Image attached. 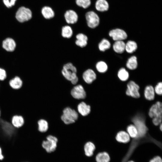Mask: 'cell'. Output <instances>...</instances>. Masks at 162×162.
Instances as JSON below:
<instances>
[{"mask_svg": "<svg viewBox=\"0 0 162 162\" xmlns=\"http://www.w3.org/2000/svg\"><path fill=\"white\" fill-rule=\"evenodd\" d=\"M76 73V68L70 62L64 64L62 70V74L63 76L74 85L76 84L78 81Z\"/></svg>", "mask_w": 162, "mask_h": 162, "instance_id": "obj_1", "label": "cell"}, {"mask_svg": "<svg viewBox=\"0 0 162 162\" xmlns=\"http://www.w3.org/2000/svg\"><path fill=\"white\" fill-rule=\"evenodd\" d=\"M162 113V103L159 101L157 102L150 108L148 115L152 119V122L155 125H158L161 123Z\"/></svg>", "mask_w": 162, "mask_h": 162, "instance_id": "obj_2", "label": "cell"}, {"mask_svg": "<svg viewBox=\"0 0 162 162\" xmlns=\"http://www.w3.org/2000/svg\"><path fill=\"white\" fill-rule=\"evenodd\" d=\"M78 117V114L75 110L67 107L63 110L61 118L65 124H69L74 122Z\"/></svg>", "mask_w": 162, "mask_h": 162, "instance_id": "obj_3", "label": "cell"}, {"mask_svg": "<svg viewBox=\"0 0 162 162\" xmlns=\"http://www.w3.org/2000/svg\"><path fill=\"white\" fill-rule=\"evenodd\" d=\"M46 139V140H44L42 142L43 148L48 153L54 152L57 147L58 139L56 137L51 135L47 136Z\"/></svg>", "mask_w": 162, "mask_h": 162, "instance_id": "obj_4", "label": "cell"}, {"mask_svg": "<svg viewBox=\"0 0 162 162\" xmlns=\"http://www.w3.org/2000/svg\"><path fill=\"white\" fill-rule=\"evenodd\" d=\"M85 17L88 26L92 28L97 27L100 23V18L97 14L93 11L87 12Z\"/></svg>", "mask_w": 162, "mask_h": 162, "instance_id": "obj_5", "label": "cell"}, {"mask_svg": "<svg viewBox=\"0 0 162 162\" xmlns=\"http://www.w3.org/2000/svg\"><path fill=\"white\" fill-rule=\"evenodd\" d=\"M32 17L31 10L24 7L20 8L16 12V17L20 22H23L28 20Z\"/></svg>", "mask_w": 162, "mask_h": 162, "instance_id": "obj_6", "label": "cell"}, {"mask_svg": "<svg viewBox=\"0 0 162 162\" xmlns=\"http://www.w3.org/2000/svg\"><path fill=\"white\" fill-rule=\"evenodd\" d=\"M140 87L133 81H130L127 84L126 94L128 96L137 98L140 97Z\"/></svg>", "mask_w": 162, "mask_h": 162, "instance_id": "obj_7", "label": "cell"}, {"mask_svg": "<svg viewBox=\"0 0 162 162\" xmlns=\"http://www.w3.org/2000/svg\"><path fill=\"white\" fill-rule=\"evenodd\" d=\"M109 36L115 41L123 40L127 39L128 35L126 32L120 28H116L110 31L109 32Z\"/></svg>", "mask_w": 162, "mask_h": 162, "instance_id": "obj_8", "label": "cell"}, {"mask_svg": "<svg viewBox=\"0 0 162 162\" xmlns=\"http://www.w3.org/2000/svg\"><path fill=\"white\" fill-rule=\"evenodd\" d=\"M71 94L73 98L77 99H83L86 96V92L81 85L75 86L71 90Z\"/></svg>", "mask_w": 162, "mask_h": 162, "instance_id": "obj_9", "label": "cell"}, {"mask_svg": "<svg viewBox=\"0 0 162 162\" xmlns=\"http://www.w3.org/2000/svg\"><path fill=\"white\" fill-rule=\"evenodd\" d=\"M96 74L94 71L91 69L86 70L83 73L82 77L84 81L87 84H91L96 78Z\"/></svg>", "mask_w": 162, "mask_h": 162, "instance_id": "obj_10", "label": "cell"}, {"mask_svg": "<svg viewBox=\"0 0 162 162\" xmlns=\"http://www.w3.org/2000/svg\"><path fill=\"white\" fill-rule=\"evenodd\" d=\"M66 22L68 24H74L78 20V16L74 10H67L64 14Z\"/></svg>", "mask_w": 162, "mask_h": 162, "instance_id": "obj_11", "label": "cell"}, {"mask_svg": "<svg viewBox=\"0 0 162 162\" xmlns=\"http://www.w3.org/2000/svg\"><path fill=\"white\" fill-rule=\"evenodd\" d=\"M3 48L8 52L14 51L16 46V44L14 40L10 38H8L2 42Z\"/></svg>", "mask_w": 162, "mask_h": 162, "instance_id": "obj_12", "label": "cell"}, {"mask_svg": "<svg viewBox=\"0 0 162 162\" xmlns=\"http://www.w3.org/2000/svg\"><path fill=\"white\" fill-rule=\"evenodd\" d=\"M76 44L80 47L83 48L87 44L88 38L87 36L83 33H79L76 36Z\"/></svg>", "mask_w": 162, "mask_h": 162, "instance_id": "obj_13", "label": "cell"}, {"mask_svg": "<svg viewBox=\"0 0 162 162\" xmlns=\"http://www.w3.org/2000/svg\"><path fill=\"white\" fill-rule=\"evenodd\" d=\"M130 137L127 132L124 131H121L117 134L116 139L119 142L126 143L130 141Z\"/></svg>", "mask_w": 162, "mask_h": 162, "instance_id": "obj_14", "label": "cell"}, {"mask_svg": "<svg viewBox=\"0 0 162 162\" xmlns=\"http://www.w3.org/2000/svg\"><path fill=\"white\" fill-rule=\"evenodd\" d=\"M77 110L79 113L83 116L88 115L91 111V107L83 102L80 103L77 106Z\"/></svg>", "mask_w": 162, "mask_h": 162, "instance_id": "obj_15", "label": "cell"}, {"mask_svg": "<svg viewBox=\"0 0 162 162\" xmlns=\"http://www.w3.org/2000/svg\"><path fill=\"white\" fill-rule=\"evenodd\" d=\"M125 45L123 40L116 41L113 45V49L116 53L121 54L125 51Z\"/></svg>", "mask_w": 162, "mask_h": 162, "instance_id": "obj_16", "label": "cell"}, {"mask_svg": "<svg viewBox=\"0 0 162 162\" xmlns=\"http://www.w3.org/2000/svg\"><path fill=\"white\" fill-rule=\"evenodd\" d=\"M154 88L151 85L146 86L144 91V97L146 99L148 100H154L155 97Z\"/></svg>", "mask_w": 162, "mask_h": 162, "instance_id": "obj_17", "label": "cell"}, {"mask_svg": "<svg viewBox=\"0 0 162 162\" xmlns=\"http://www.w3.org/2000/svg\"><path fill=\"white\" fill-rule=\"evenodd\" d=\"M9 84L10 87L13 89L18 90L22 88L23 82L19 77L16 76L10 81Z\"/></svg>", "mask_w": 162, "mask_h": 162, "instance_id": "obj_18", "label": "cell"}, {"mask_svg": "<svg viewBox=\"0 0 162 162\" xmlns=\"http://www.w3.org/2000/svg\"><path fill=\"white\" fill-rule=\"evenodd\" d=\"M95 7L97 10L104 12L108 10L109 5L106 0H97L95 4Z\"/></svg>", "mask_w": 162, "mask_h": 162, "instance_id": "obj_19", "label": "cell"}, {"mask_svg": "<svg viewBox=\"0 0 162 162\" xmlns=\"http://www.w3.org/2000/svg\"><path fill=\"white\" fill-rule=\"evenodd\" d=\"M24 123V118L21 116L14 115L13 116L11 119V123L13 126L16 128L21 127Z\"/></svg>", "mask_w": 162, "mask_h": 162, "instance_id": "obj_20", "label": "cell"}, {"mask_svg": "<svg viewBox=\"0 0 162 162\" xmlns=\"http://www.w3.org/2000/svg\"><path fill=\"white\" fill-rule=\"evenodd\" d=\"M41 13L43 16L46 19H50L53 18L55 15V13L50 7L46 6L43 8L41 10Z\"/></svg>", "mask_w": 162, "mask_h": 162, "instance_id": "obj_21", "label": "cell"}, {"mask_svg": "<svg viewBox=\"0 0 162 162\" xmlns=\"http://www.w3.org/2000/svg\"><path fill=\"white\" fill-rule=\"evenodd\" d=\"M137 58L135 56H132L128 59L126 64V66L128 69L134 70L137 68Z\"/></svg>", "mask_w": 162, "mask_h": 162, "instance_id": "obj_22", "label": "cell"}, {"mask_svg": "<svg viewBox=\"0 0 162 162\" xmlns=\"http://www.w3.org/2000/svg\"><path fill=\"white\" fill-rule=\"evenodd\" d=\"M94 145L91 142H87L84 146V150L85 155L88 157L92 156L95 149Z\"/></svg>", "mask_w": 162, "mask_h": 162, "instance_id": "obj_23", "label": "cell"}, {"mask_svg": "<svg viewBox=\"0 0 162 162\" xmlns=\"http://www.w3.org/2000/svg\"><path fill=\"white\" fill-rule=\"evenodd\" d=\"M137 48V44L134 41L129 40L125 43V51L128 53H132L134 52Z\"/></svg>", "mask_w": 162, "mask_h": 162, "instance_id": "obj_24", "label": "cell"}, {"mask_svg": "<svg viewBox=\"0 0 162 162\" xmlns=\"http://www.w3.org/2000/svg\"><path fill=\"white\" fill-rule=\"evenodd\" d=\"M95 159L97 162H109L110 158L107 152H103L98 153Z\"/></svg>", "mask_w": 162, "mask_h": 162, "instance_id": "obj_25", "label": "cell"}, {"mask_svg": "<svg viewBox=\"0 0 162 162\" xmlns=\"http://www.w3.org/2000/svg\"><path fill=\"white\" fill-rule=\"evenodd\" d=\"M38 125V130L41 133L46 132L48 128V124L46 120L41 119L37 122Z\"/></svg>", "mask_w": 162, "mask_h": 162, "instance_id": "obj_26", "label": "cell"}, {"mask_svg": "<svg viewBox=\"0 0 162 162\" xmlns=\"http://www.w3.org/2000/svg\"><path fill=\"white\" fill-rule=\"evenodd\" d=\"M111 46L110 42L107 39L104 38L99 43L98 48L101 52H104L109 49Z\"/></svg>", "mask_w": 162, "mask_h": 162, "instance_id": "obj_27", "label": "cell"}, {"mask_svg": "<svg viewBox=\"0 0 162 162\" xmlns=\"http://www.w3.org/2000/svg\"><path fill=\"white\" fill-rule=\"evenodd\" d=\"M62 35L64 38H69L72 36L73 31L71 28L68 26H65L62 29Z\"/></svg>", "mask_w": 162, "mask_h": 162, "instance_id": "obj_28", "label": "cell"}, {"mask_svg": "<svg viewBox=\"0 0 162 162\" xmlns=\"http://www.w3.org/2000/svg\"><path fill=\"white\" fill-rule=\"evenodd\" d=\"M117 76L118 78L122 81H127L129 78V74L124 68H121L118 71Z\"/></svg>", "mask_w": 162, "mask_h": 162, "instance_id": "obj_29", "label": "cell"}, {"mask_svg": "<svg viewBox=\"0 0 162 162\" xmlns=\"http://www.w3.org/2000/svg\"><path fill=\"white\" fill-rule=\"evenodd\" d=\"M127 131L130 136L133 139L136 138L138 135V130L134 124L129 125L127 127Z\"/></svg>", "mask_w": 162, "mask_h": 162, "instance_id": "obj_30", "label": "cell"}, {"mask_svg": "<svg viewBox=\"0 0 162 162\" xmlns=\"http://www.w3.org/2000/svg\"><path fill=\"white\" fill-rule=\"evenodd\" d=\"M96 68L99 73H103L106 72L108 70V67L106 63L103 61H100L96 64Z\"/></svg>", "mask_w": 162, "mask_h": 162, "instance_id": "obj_31", "label": "cell"}, {"mask_svg": "<svg viewBox=\"0 0 162 162\" xmlns=\"http://www.w3.org/2000/svg\"><path fill=\"white\" fill-rule=\"evenodd\" d=\"M76 4L84 9L88 8L91 4V0H76Z\"/></svg>", "mask_w": 162, "mask_h": 162, "instance_id": "obj_32", "label": "cell"}, {"mask_svg": "<svg viewBox=\"0 0 162 162\" xmlns=\"http://www.w3.org/2000/svg\"><path fill=\"white\" fill-rule=\"evenodd\" d=\"M155 92L157 94L161 95L162 94V83L159 82L154 87Z\"/></svg>", "mask_w": 162, "mask_h": 162, "instance_id": "obj_33", "label": "cell"}, {"mask_svg": "<svg viewBox=\"0 0 162 162\" xmlns=\"http://www.w3.org/2000/svg\"><path fill=\"white\" fill-rule=\"evenodd\" d=\"M16 0H3L5 5L8 8H10L14 5Z\"/></svg>", "mask_w": 162, "mask_h": 162, "instance_id": "obj_34", "label": "cell"}, {"mask_svg": "<svg viewBox=\"0 0 162 162\" xmlns=\"http://www.w3.org/2000/svg\"><path fill=\"white\" fill-rule=\"evenodd\" d=\"M6 78V71L4 69L0 68V81H3Z\"/></svg>", "mask_w": 162, "mask_h": 162, "instance_id": "obj_35", "label": "cell"}, {"mask_svg": "<svg viewBox=\"0 0 162 162\" xmlns=\"http://www.w3.org/2000/svg\"><path fill=\"white\" fill-rule=\"evenodd\" d=\"M149 162H162V160L161 158L158 156L152 158Z\"/></svg>", "mask_w": 162, "mask_h": 162, "instance_id": "obj_36", "label": "cell"}, {"mask_svg": "<svg viewBox=\"0 0 162 162\" xmlns=\"http://www.w3.org/2000/svg\"><path fill=\"white\" fill-rule=\"evenodd\" d=\"M4 158V156L2 154V149L0 146V160H2Z\"/></svg>", "mask_w": 162, "mask_h": 162, "instance_id": "obj_37", "label": "cell"}, {"mask_svg": "<svg viewBox=\"0 0 162 162\" xmlns=\"http://www.w3.org/2000/svg\"><path fill=\"white\" fill-rule=\"evenodd\" d=\"M160 130L161 131H162V124H161V123L160 124Z\"/></svg>", "mask_w": 162, "mask_h": 162, "instance_id": "obj_38", "label": "cell"}, {"mask_svg": "<svg viewBox=\"0 0 162 162\" xmlns=\"http://www.w3.org/2000/svg\"><path fill=\"white\" fill-rule=\"evenodd\" d=\"M127 162H134V161H128Z\"/></svg>", "mask_w": 162, "mask_h": 162, "instance_id": "obj_39", "label": "cell"}, {"mask_svg": "<svg viewBox=\"0 0 162 162\" xmlns=\"http://www.w3.org/2000/svg\"><path fill=\"white\" fill-rule=\"evenodd\" d=\"M1 110H0V116H1Z\"/></svg>", "mask_w": 162, "mask_h": 162, "instance_id": "obj_40", "label": "cell"}]
</instances>
